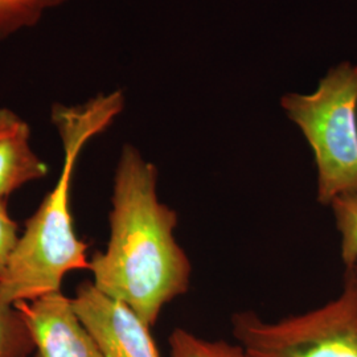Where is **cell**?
<instances>
[{
  "label": "cell",
  "mask_w": 357,
  "mask_h": 357,
  "mask_svg": "<svg viewBox=\"0 0 357 357\" xmlns=\"http://www.w3.org/2000/svg\"><path fill=\"white\" fill-rule=\"evenodd\" d=\"M31 330L35 357H102L78 318L72 298L61 291L16 303Z\"/></svg>",
  "instance_id": "cell-6"
},
{
  "label": "cell",
  "mask_w": 357,
  "mask_h": 357,
  "mask_svg": "<svg viewBox=\"0 0 357 357\" xmlns=\"http://www.w3.org/2000/svg\"><path fill=\"white\" fill-rule=\"evenodd\" d=\"M231 335L246 357H357V265L324 306L266 321L255 311L233 314Z\"/></svg>",
  "instance_id": "cell-4"
},
{
  "label": "cell",
  "mask_w": 357,
  "mask_h": 357,
  "mask_svg": "<svg viewBox=\"0 0 357 357\" xmlns=\"http://www.w3.org/2000/svg\"><path fill=\"white\" fill-rule=\"evenodd\" d=\"M68 0H0V41L36 26L45 13Z\"/></svg>",
  "instance_id": "cell-9"
},
{
  "label": "cell",
  "mask_w": 357,
  "mask_h": 357,
  "mask_svg": "<svg viewBox=\"0 0 357 357\" xmlns=\"http://www.w3.org/2000/svg\"><path fill=\"white\" fill-rule=\"evenodd\" d=\"M75 311L102 357H162L151 327L128 305L101 293L93 282L78 284Z\"/></svg>",
  "instance_id": "cell-5"
},
{
  "label": "cell",
  "mask_w": 357,
  "mask_h": 357,
  "mask_svg": "<svg viewBox=\"0 0 357 357\" xmlns=\"http://www.w3.org/2000/svg\"><path fill=\"white\" fill-rule=\"evenodd\" d=\"M159 171L125 144L115 167L110 238L89 259L93 284L128 305L150 327L191 287L190 257L175 238L178 217L158 196Z\"/></svg>",
  "instance_id": "cell-1"
},
{
  "label": "cell",
  "mask_w": 357,
  "mask_h": 357,
  "mask_svg": "<svg viewBox=\"0 0 357 357\" xmlns=\"http://www.w3.org/2000/svg\"><path fill=\"white\" fill-rule=\"evenodd\" d=\"M35 343L22 311L0 295V357H31Z\"/></svg>",
  "instance_id": "cell-8"
},
{
  "label": "cell",
  "mask_w": 357,
  "mask_h": 357,
  "mask_svg": "<svg viewBox=\"0 0 357 357\" xmlns=\"http://www.w3.org/2000/svg\"><path fill=\"white\" fill-rule=\"evenodd\" d=\"M340 234V255L345 268L357 265V192L347 193L330 204Z\"/></svg>",
  "instance_id": "cell-11"
},
{
  "label": "cell",
  "mask_w": 357,
  "mask_h": 357,
  "mask_svg": "<svg viewBox=\"0 0 357 357\" xmlns=\"http://www.w3.org/2000/svg\"><path fill=\"white\" fill-rule=\"evenodd\" d=\"M171 357H246L237 343L209 340L184 328H175L168 337Z\"/></svg>",
  "instance_id": "cell-10"
},
{
  "label": "cell",
  "mask_w": 357,
  "mask_h": 357,
  "mask_svg": "<svg viewBox=\"0 0 357 357\" xmlns=\"http://www.w3.org/2000/svg\"><path fill=\"white\" fill-rule=\"evenodd\" d=\"M48 166L31 144V128L8 107H0V199L45 178Z\"/></svg>",
  "instance_id": "cell-7"
},
{
  "label": "cell",
  "mask_w": 357,
  "mask_h": 357,
  "mask_svg": "<svg viewBox=\"0 0 357 357\" xmlns=\"http://www.w3.org/2000/svg\"><path fill=\"white\" fill-rule=\"evenodd\" d=\"M123 109L121 90L98 94L81 105L52 107V122L64 149V165L54 188L28 218L0 282V295L7 302L16 305L61 291L68 273L89 268L88 245L77 237L69 209L70 180L85 144L109 128Z\"/></svg>",
  "instance_id": "cell-2"
},
{
  "label": "cell",
  "mask_w": 357,
  "mask_h": 357,
  "mask_svg": "<svg viewBox=\"0 0 357 357\" xmlns=\"http://www.w3.org/2000/svg\"><path fill=\"white\" fill-rule=\"evenodd\" d=\"M19 240V225L8 213L6 199H0V282L7 273Z\"/></svg>",
  "instance_id": "cell-12"
},
{
  "label": "cell",
  "mask_w": 357,
  "mask_h": 357,
  "mask_svg": "<svg viewBox=\"0 0 357 357\" xmlns=\"http://www.w3.org/2000/svg\"><path fill=\"white\" fill-rule=\"evenodd\" d=\"M281 106L312 149L318 203L357 192V65L332 68L314 93L284 94Z\"/></svg>",
  "instance_id": "cell-3"
}]
</instances>
